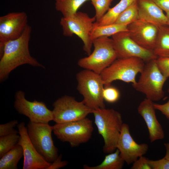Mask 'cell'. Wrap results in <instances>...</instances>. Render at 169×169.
I'll return each mask as SVG.
<instances>
[{
	"instance_id": "cell-1",
	"label": "cell",
	"mask_w": 169,
	"mask_h": 169,
	"mask_svg": "<svg viewBox=\"0 0 169 169\" xmlns=\"http://www.w3.org/2000/svg\"><path fill=\"white\" fill-rule=\"evenodd\" d=\"M31 32V28L28 24L20 37L4 44L0 53L1 81L6 78L14 69L23 64L44 68L30 54L28 45Z\"/></svg>"
},
{
	"instance_id": "cell-2",
	"label": "cell",
	"mask_w": 169,
	"mask_h": 169,
	"mask_svg": "<svg viewBox=\"0 0 169 169\" xmlns=\"http://www.w3.org/2000/svg\"><path fill=\"white\" fill-rule=\"evenodd\" d=\"M95 124L103 139V151L110 153L117 149L123 124L121 114L113 109H98L92 110Z\"/></svg>"
},
{
	"instance_id": "cell-3",
	"label": "cell",
	"mask_w": 169,
	"mask_h": 169,
	"mask_svg": "<svg viewBox=\"0 0 169 169\" xmlns=\"http://www.w3.org/2000/svg\"><path fill=\"white\" fill-rule=\"evenodd\" d=\"M76 78L84 103L92 110L105 108L102 95L104 84L100 74L84 69L77 73Z\"/></svg>"
},
{
	"instance_id": "cell-4",
	"label": "cell",
	"mask_w": 169,
	"mask_h": 169,
	"mask_svg": "<svg viewBox=\"0 0 169 169\" xmlns=\"http://www.w3.org/2000/svg\"><path fill=\"white\" fill-rule=\"evenodd\" d=\"M93 51L88 56L79 59L78 65L84 69L100 74L117 59L112 38L100 37L93 40Z\"/></svg>"
},
{
	"instance_id": "cell-5",
	"label": "cell",
	"mask_w": 169,
	"mask_h": 169,
	"mask_svg": "<svg viewBox=\"0 0 169 169\" xmlns=\"http://www.w3.org/2000/svg\"><path fill=\"white\" fill-rule=\"evenodd\" d=\"M156 59L146 63L138 81L132 84L136 91L152 101L160 100L164 97L163 87L167 79L158 68Z\"/></svg>"
},
{
	"instance_id": "cell-6",
	"label": "cell",
	"mask_w": 169,
	"mask_h": 169,
	"mask_svg": "<svg viewBox=\"0 0 169 169\" xmlns=\"http://www.w3.org/2000/svg\"><path fill=\"white\" fill-rule=\"evenodd\" d=\"M145 64L138 58H117L100 74L104 87L110 85L116 80L136 83V76L141 72Z\"/></svg>"
},
{
	"instance_id": "cell-7",
	"label": "cell",
	"mask_w": 169,
	"mask_h": 169,
	"mask_svg": "<svg viewBox=\"0 0 169 169\" xmlns=\"http://www.w3.org/2000/svg\"><path fill=\"white\" fill-rule=\"evenodd\" d=\"M96 21L95 16L91 17L86 13L77 12L72 15L62 17L60 24L64 36L71 37L74 34L81 40L83 50L89 55L91 53L93 46L90 34Z\"/></svg>"
},
{
	"instance_id": "cell-8",
	"label": "cell",
	"mask_w": 169,
	"mask_h": 169,
	"mask_svg": "<svg viewBox=\"0 0 169 169\" xmlns=\"http://www.w3.org/2000/svg\"><path fill=\"white\" fill-rule=\"evenodd\" d=\"M53 132L63 142L74 147L88 142L93 131L92 121L87 117L77 120L57 123L52 126Z\"/></svg>"
},
{
	"instance_id": "cell-9",
	"label": "cell",
	"mask_w": 169,
	"mask_h": 169,
	"mask_svg": "<svg viewBox=\"0 0 169 169\" xmlns=\"http://www.w3.org/2000/svg\"><path fill=\"white\" fill-rule=\"evenodd\" d=\"M26 127L29 139L37 151L47 161L53 162L59 155L52 139V126L29 121Z\"/></svg>"
},
{
	"instance_id": "cell-10",
	"label": "cell",
	"mask_w": 169,
	"mask_h": 169,
	"mask_svg": "<svg viewBox=\"0 0 169 169\" xmlns=\"http://www.w3.org/2000/svg\"><path fill=\"white\" fill-rule=\"evenodd\" d=\"M53 120L56 123H64L80 120L92 113V110L82 101H77L73 97L62 96L53 105Z\"/></svg>"
},
{
	"instance_id": "cell-11",
	"label": "cell",
	"mask_w": 169,
	"mask_h": 169,
	"mask_svg": "<svg viewBox=\"0 0 169 169\" xmlns=\"http://www.w3.org/2000/svg\"><path fill=\"white\" fill-rule=\"evenodd\" d=\"M112 39L117 58L136 57L147 62L157 57L153 51L141 47L130 37L128 31L118 33Z\"/></svg>"
},
{
	"instance_id": "cell-12",
	"label": "cell",
	"mask_w": 169,
	"mask_h": 169,
	"mask_svg": "<svg viewBox=\"0 0 169 169\" xmlns=\"http://www.w3.org/2000/svg\"><path fill=\"white\" fill-rule=\"evenodd\" d=\"M14 107L19 113L28 117L31 122L49 123L53 120L52 111L48 109L44 102L27 100L24 93L21 91L16 93Z\"/></svg>"
},
{
	"instance_id": "cell-13",
	"label": "cell",
	"mask_w": 169,
	"mask_h": 169,
	"mask_svg": "<svg viewBox=\"0 0 169 169\" xmlns=\"http://www.w3.org/2000/svg\"><path fill=\"white\" fill-rule=\"evenodd\" d=\"M28 16L24 12H12L0 17V50L7 42L19 38L28 25Z\"/></svg>"
},
{
	"instance_id": "cell-14",
	"label": "cell",
	"mask_w": 169,
	"mask_h": 169,
	"mask_svg": "<svg viewBox=\"0 0 169 169\" xmlns=\"http://www.w3.org/2000/svg\"><path fill=\"white\" fill-rule=\"evenodd\" d=\"M17 126L20 137L18 144L22 147L24 157L23 169H47L51 163L47 161L37 151L28 136L24 122Z\"/></svg>"
},
{
	"instance_id": "cell-15",
	"label": "cell",
	"mask_w": 169,
	"mask_h": 169,
	"mask_svg": "<svg viewBox=\"0 0 169 169\" xmlns=\"http://www.w3.org/2000/svg\"><path fill=\"white\" fill-rule=\"evenodd\" d=\"M149 147L146 143L138 144L133 139L128 125L123 123L118 139L117 149L122 158L128 165L132 164L140 157L145 154Z\"/></svg>"
},
{
	"instance_id": "cell-16",
	"label": "cell",
	"mask_w": 169,
	"mask_h": 169,
	"mask_svg": "<svg viewBox=\"0 0 169 169\" xmlns=\"http://www.w3.org/2000/svg\"><path fill=\"white\" fill-rule=\"evenodd\" d=\"M127 29L130 37L137 44L144 49L153 51L158 27L138 19L128 25Z\"/></svg>"
},
{
	"instance_id": "cell-17",
	"label": "cell",
	"mask_w": 169,
	"mask_h": 169,
	"mask_svg": "<svg viewBox=\"0 0 169 169\" xmlns=\"http://www.w3.org/2000/svg\"><path fill=\"white\" fill-rule=\"evenodd\" d=\"M153 101L146 98L139 104L137 108L138 113L144 120L147 127L150 142L163 139L164 131L157 120Z\"/></svg>"
},
{
	"instance_id": "cell-18",
	"label": "cell",
	"mask_w": 169,
	"mask_h": 169,
	"mask_svg": "<svg viewBox=\"0 0 169 169\" xmlns=\"http://www.w3.org/2000/svg\"><path fill=\"white\" fill-rule=\"evenodd\" d=\"M138 19L158 27L167 25V19L163 10L153 0H138Z\"/></svg>"
},
{
	"instance_id": "cell-19",
	"label": "cell",
	"mask_w": 169,
	"mask_h": 169,
	"mask_svg": "<svg viewBox=\"0 0 169 169\" xmlns=\"http://www.w3.org/2000/svg\"><path fill=\"white\" fill-rule=\"evenodd\" d=\"M138 0H120L114 7L110 8L104 16L94 26H102L114 23L120 15L129 7Z\"/></svg>"
},
{
	"instance_id": "cell-20",
	"label": "cell",
	"mask_w": 169,
	"mask_h": 169,
	"mask_svg": "<svg viewBox=\"0 0 169 169\" xmlns=\"http://www.w3.org/2000/svg\"><path fill=\"white\" fill-rule=\"evenodd\" d=\"M153 51L157 58L169 57V26L168 25L158 27V34Z\"/></svg>"
},
{
	"instance_id": "cell-21",
	"label": "cell",
	"mask_w": 169,
	"mask_h": 169,
	"mask_svg": "<svg viewBox=\"0 0 169 169\" xmlns=\"http://www.w3.org/2000/svg\"><path fill=\"white\" fill-rule=\"evenodd\" d=\"M124 161L120 155L118 149L106 155L100 164L95 166L84 165V169H121L123 168Z\"/></svg>"
},
{
	"instance_id": "cell-22",
	"label": "cell",
	"mask_w": 169,
	"mask_h": 169,
	"mask_svg": "<svg viewBox=\"0 0 169 169\" xmlns=\"http://www.w3.org/2000/svg\"><path fill=\"white\" fill-rule=\"evenodd\" d=\"M23 156L22 147L18 144L0 159V169H18V164Z\"/></svg>"
},
{
	"instance_id": "cell-23",
	"label": "cell",
	"mask_w": 169,
	"mask_h": 169,
	"mask_svg": "<svg viewBox=\"0 0 169 169\" xmlns=\"http://www.w3.org/2000/svg\"><path fill=\"white\" fill-rule=\"evenodd\" d=\"M128 31L127 25L113 23L102 25L93 26L90 37L94 39L102 37H109L121 32Z\"/></svg>"
},
{
	"instance_id": "cell-24",
	"label": "cell",
	"mask_w": 169,
	"mask_h": 169,
	"mask_svg": "<svg viewBox=\"0 0 169 169\" xmlns=\"http://www.w3.org/2000/svg\"><path fill=\"white\" fill-rule=\"evenodd\" d=\"M90 0H55V8L63 17L72 15L85 2Z\"/></svg>"
},
{
	"instance_id": "cell-25",
	"label": "cell",
	"mask_w": 169,
	"mask_h": 169,
	"mask_svg": "<svg viewBox=\"0 0 169 169\" xmlns=\"http://www.w3.org/2000/svg\"><path fill=\"white\" fill-rule=\"evenodd\" d=\"M137 1L135 2L119 17L114 23L128 25L138 19Z\"/></svg>"
},
{
	"instance_id": "cell-26",
	"label": "cell",
	"mask_w": 169,
	"mask_h": 169,
	"mask_svg": "<svg viewBox=\"0 0 169 169\" xmlns=\"http://www.w3.org/2000/svg\"><path fill=\"white\" fill-rule=\"evenodd\" d=\"M18 134L0 136V158L18 144L20 137Z\"/></svg>"
},
{
	"instance_id": "cell-27",
	"label": "cell",
	"mask_w": 169,
	"mask_h": 169,
	"mask_svg": "<svg viewBox=\"0 0 169 169\" xmlns=\"http://www.w3.org/2000/svg\"><path fill=\"white\" fill-rule=\"evenodd\" d=\"M113 0H90L91 4L95 8V16L97 22L104 16L110 8Z\"/></svg>"
},
{
	"instance_id": "cell-28",
	"label": "cell",
	"mask_w": 169,
	"mask_h": 169,
	"mask_svg": "<svg viewBox=\"0 0 169 169\" xmlns=\"http://www.w3.org/2000/svg\"><path fill=\"white\" fill-rule=\"evenodd\" d=\"M104 87L102 94L104 100L109 103L116 102L120 96L119 90L116 87L110 85Z\"/></svg>"
},
{
	"instance_id": "cell-29",
	"label": "cell",
	"mask_w": 169,
	"mask_h": 169,
	"mask_svg": "<svg viewBox=\"0 0 169 169\" xmlns=\"http://www.w3.org/2000/svg\"><path fill=\"white\" fill-rule=\"evenodd\" d=\"M18 124L17 120H14L6 123L0 125V136L8 135L18 133V131L14 128Z\"/></svg>"
},
{
	"instance_id": "cell-30",
	"label": "cell",
	"mask_w": 169,
	"mask_h": 169,
	"mask_svg": "<svg viewBox=\"0 0 169 169\" xmlns=\"http://www.w3.org/2000/svg\"><path fill=\"white\" fill-rule=\"evenodd\" d=\"M156 62L160 71L168 78L169 77V57L158 58Z\"/></svg>"
},
{
	"instance_id": "cell-31",
	"label": "cell",
	"mask_w": 169,
	"mask_h": 169,
	"mask_svg": "<svg viewBox=\"0 0 169 169\" xmlns=\"http://www.w3.org/2000/svg\"><path fill=\"white\" fill-rule=\"evenodd\" d=\"M148 161L151 169H169V160L164 157L156 160L148 159Z\"/></svg>"
},
{
	"instance_id": "cell-32",
	"label": "cell",
	"mask_w": 169,
	"mask_h": 169,
	"mask_svg": "<svg viewBox=\"0 0 169 169\" xmlns=\"http://www.w3.org/2000/svg\"><path fill=\"white\" fill-rule=\"evenodd\" d=\"M148 159L143 156L138 158L133 162L131 169H151L148 163Z\"/></svg>"
},
{
	"instance_id": "cell-33",
	"label": "cell",
	"mask_w": 169,
	"mask_h": 169,
	"mask_svg": "<svg viewBox=\"0 0 169 169\" xmlns=\"http://www.w3.org/2000/svg\"><path fill=\"white\" fill-rule=\"evenodd\" d=\"M62 155L60 154L52 163L47 169H58L63 168L68 164V162L66 161H62Z\"/></svg>"
},
{
	"instance_id": "cell-34",
	"label": "cell",
	"mask_w": 169,
	"mask_h": 169,
	"mask_svg": "<svg viewBox=\"0 0 169 169\" xmlns=\"http://www.w3.org/2000/svg\"><path fill=\"white\" fill-rule=\"evenodd\" d=\"M154 106L156 110L160 111L169 120V99L164 104L154 103Z\"/></svg>"
},
{
	"instance_id": "cell-35",
	"label": "cell",
	"mask_w": 169,
	"mask_h": 169,
	"mask_svg": "<svg viewBox=\"0 0 169 169\" xmlns=\"http://www.w3.org/2000/svg\"><path fill=\"white\" fill-rule=\"evenodd\" d=\"M154 2L166 12L169 11V0H153Z\"/></svg>"
},
{
	"instance_id": "cell-36",
	"label": "cell",
	"mask_w": 169,
	"mask_h": 169,
	"mask_svg": "<svg viewBox=\"0 0 169 169\" xmlns=\"http://www.w3.org/2000/svg\"><path fill=\"white\" fill-rule=\"evenodd\" d=\"M164 146L166 149V153L164 157L169 160V142L164 143Z\"/></svg>"
},
{
	"instance_id": "cell-37",
	"label": "cell",
	"mask_w": 169,
	"mask_h": 169,
	"mask_svg": "<svg viewBox=\"0 0 169 169\" xmlns=\"http://www.w3.org/2000/svg\"><path fill=\"white\" fill-rule=\"evenodd\" d=\"M166 16L167 19V25L169 26V11L166 12Z\"/></svg>"
},
{
	"instance_id": "cell-38",
	"label": "cell",
	"mask_w": 169,
	"mask_h": 169,
	"mask_svg": "<svg viewBox=\"0 0 169 169\" xmlns=\"http://www.w3.org/2000/svg\"><path fill=\"white\" fill-rule=\"evenodd\" d=\"M168 92L169 93V88L168 89Z\"/></svg>"
},
{
	"instance_id": "cell-39",
	"label": "cell",
	"mask_w": 169,
	"mask_h": 169,
	"mask_svg": "<svg viewBox=\"0 0 169 169\" xmlns=\"http://www.w3.org/2000/svg\"></svg>"
}]
</instances>
